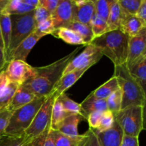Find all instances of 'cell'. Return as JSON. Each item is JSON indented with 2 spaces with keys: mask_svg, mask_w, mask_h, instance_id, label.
<instances>
[{
  "mask_svg": "<svg viewBox=\"0 0 146 146\" xmlns=\"http://www.w3.org/2000/svg\"><path fill=\"white\" fill-rule=\"evenodd\" d=\"M94 14L95 5L94 1L92 0H86L85 3L79 7L74 5V21L87 26H91V21Z\"/></svg>",
  "mask_w": 146,
  "mask_h": 146,
  "instance_id": "obj_17",
  "label": "cell"
},
{
  "mask_svg": "<svg viewBox=\"0 0 146 146\" xmlns=\"http://www.w3.org/2000/svg\"><path fill=\"white\" fill-rule=\"evenodd\" d=\"M122 21V14L118 3V0H113L110 7L109 14L107 19V25L108 30L120 29L121 23Z\"/></svg>",
  "mask_w": 146,
  "mask_h": 146,
  "instance_id": "obj_23",
  "label": "cell"
},
{
  "mask_svg": "<svg viewBox=\"0 0 146 146\" xmlns=\"http://www.w3.org/2000/svg\"><path fill=\"white\" fill-rule=\"evenodd\" d=\"M142 0H118L122 19L124 16L135 15Z\"/></svg>",
  "mask_w": 146,
  "mask_h": 146,
  "instance_id": "obj_33",
  "label": "cell"
},
{
  "mask_svg": "<svg viewBox=\"0 0 146 146\" xmlns=\"http://www.w3.org/2000/svg\"><path fill=\"white\" fill-rule=\"evenodd\" d=\"M86 121L81 115L78 114H71L67 116L54 131H58L66 136L70 138H77L80 135L78 132V126L80 122Z\"/></svg>",
  "mask_w": 146,
  "mask_h": 146,
  "instance_id": "obj_13",
  "label": "cell"
},
{
  "mask_svg": "<svg viewBox=\"0 0 146 146\" xmlns=\"http://www.w3.org/2000/svg\"><path fill=\"white\" fill-rule=\"evenodd\" d=\"M80 105H81L83 112L85 114L86 119L88 114L94 111L105 112L108 111L106 100L96 98L91 93L82 101L81 104H80Z\"/></svg>",
  "mask_w": 146,
  "mask_h": 146,
  "instance_id": "obj_20",
  "label": "cell"
},
{
  "mask_svg": "<svg viewBox=\"0 0 146 146\" xmlns=\"http://www.w3.org/2000/svg\"><path fill=\"white\" fill-rule=\"evenodd\" d=\"M56 98H58V101L61 102L63 108H64V110L66 112L69 113L71 114H78V115L83 116L86 120L85 114L84 113L82 109H81V105L79 104H78V103L75 102L74 101H73L72 99H71L66 94V93L61 94Z\"/></svg>",
  "mask_w": 146,
  "mask_h": 146,
  "instance_id": "obj_29",
  "label": "cell"
},
{
  "mask_svg": "<svg viewBox=\"0 0 146 146\" xmlns=\"http://www.w3.org/2000/svg\"><path fill=\"white\" fill-rule=\"evenodd\" d=\"M144 108L141 106H133L121 110L114 115L121 126L123 135L138 137L144 128Z\"/></svg>",
  "mask_w": 146,
  "mask_h": 146,
  "instance_id": "obj_6",
  "label": "cell"
},
{
  "mask_svg": "<svg viewBox=\"0 0 146 146\" xmlns=\"http://www.w3.org/2000/svg\"><path fill=\"white\" fill-rule=\"evenodd\" d=\"M0 46L1 48L4 50V42H3L2 36H1V27H0Z\"/></svg>",
  "mask_w": 146,
  "mask_h": 146,
  "instance_id": "obj_48",
  "label": "cell"
},
{
  "mask_svg": "<svg viewBox=\"0 0 146 146\" xmlns=\"http://www.w3.org/2000/svg\"><path fill=\"white\" fill-rule=\"evenodd\" d=\"M103 56L104 55L98 48L91 44H88L81 54L71 60L66 67L63 75L74 70L89 69L92 66L97 64Z\"/></svg>",
  "mask_w": 146,
  "mask_h": 146,
  "instance_id": "obj_8",
  "label": "cell"
},
{
  "mask_svg": "<svg viewBox=\"0 0 146 146\" xmlns=\"http://www.w3.org/2000/svg\"><path fill=\"white\" fill-rule=\"evenodd\" d=\"M66 28L76 31L82 38L86 45L90 44L94 38L91 26H87L76 21H73Z\"/></svg>",
  "mask_w": 146,
  "mask_h": 146,
  "instance_id": "obj_28",
  "label": "cell"
},
{
  "mask_svg": "<svg viewBox=\"0 0 146 146\" xmlns=\"http://www.w3.org/2000/svg\"><path fill=\"white\" fill-rule=\"evenodd\" d=\"M103 113L104 112H101V111H94V112L88 114L86 121H88V124H89L90 128L96 130L98 128Z\"/></svg>",
  "mask_w": 146,
  "mask_h": 146,
  "instance_id": "obj_41",
  "label": "cell"
},
{
  "mask_svg": "<svg viewBox=\"0 0 146 146\" xmlns=\"http://www.w3.org/2000/svg\"><path fill=\"white\" fill-rule=\"evenodd\" d=\"M144 28H146V24L135 15L124 16L120 27V29L129 37L137 35Z\"/></svg>",
  "mask_w": 146,
  "mask_h": 146,
  "instance_id": "obj_18",
  "label": "cell"
},
{
  "mask_svg": "<svg viewBox=\"0 0 146 146\" xmlns=\"http://www.w3.org/2000/svg\"><path fill=\"white\" fill-rule=\"evenodd\" d=\"M94 132L96 135L100 146H120L123 137V132L115 120L112 128L108 131L101 133L94 131Z\"/></svg>",
  "mask_w": 146,
  "mask_h": 146,
  "instance_id": "obj_12",
  "label": "cell"
},
{
  "mask_svg": "<svg viewBox=\"0 0 146 146\" xmlns=\"http://www.w3.org/2000/svg\"><path fill=\"white\" fill-rule=\"evenodd\" d=\"M51 17V14L41 6L38 5L34 10V19L36 27Z\"/></svg>",
  "mask_w": 146,
  "mask_h": 146,
  "instance_id": "obj_39",
  "label": "cell"
},
{
  "mask_svg": "<svg viewBox=\"0 0 146 146\" xmlns=\"http://www.w3.org/2000/svg\"><path fill=\"white\" fill-rule=\"evenodd\" d=\"M118 88H119V87H118V84L116 78L115 76H113L108 81L104 83L101 86L92 91L91 94L96 98H98L99 99L106 100V98L112 93L116 91Z\"/></svg>",
  "mask_w": 146,
  "mask_h": 146,
  "instance_id": "obj_25",
  "label": "cell"
},
{
  "mask_svg": "<svg viewBox=\"0 0 146 146\" xmlns=\"http://www.w3.org/2000/svg\"><path fill=\"white\" fill-rule=\"evenodd\" d=\"M91 27L94 38L100 36L105 33L109 31L106 21L96 14L92 17V19L91 21Z\"/></svg>",
  "mask_w": 146,
  "mask_h": 146,
  "instance_id": "obj_34",
  "label": "cell"
},
{
  "mask_svg": "<svg viewBox=\"0 0 146 146\" xmlns=\"http://www.w3.org/2000/svg\"><path fill=\"white\" fill-rule=\"evenodd\" d=\"M113 76L116 78L118 87L122 94L121 110L133 106L145 107V92L130 75L126 64L115 66Z\"/></svg>",
  "mask_w": 146,
  "mask_h": 146,
  "instance_id": "obj_3",
  "label": "cell"
},
{
  "mask_svg": "<svg viewBox=\"0 0 146 146\" xmlns=\"http://www.w3.org/2000/svg\"><path fill=\"white\" fill-rule=\"evenodd\" d=\"M9 83V80L7 78L4 70L0 71V95L5 91Z\"/></svg>",
  "mask_w": 146,
  "mask_h": 146,
  "instance_id": "obj_46",
  "label": "cell"
},
{
  "mask_svg": "<svg viewBox=\"0 0 146 146\" xmlns=\"http://www.w3.org/2000/svg\"><path fill=\"white\" fill-rule=\"evenodd\" d=\"M84 46L77 47L74 51L55 62L42 67H35V75L26 81L22 86L37 98L47 97L53 93L54 88L62 77L66 67Z\"/></svg>",
  "mask_w": 146,
  "mask_h": 146,
  "instance_id": "obj_1",
  "label": "cell"
},
{
  "mask_svg": "<svg viewBox=\"0 0 146 146\" xmlns=\"http://www.w3.org/2000/svg\"><path fill=\"white\" fill-rule=\"evenodd\" d=\"M48 97V96H47ZM47 97L37 98L27 105L16 110L11 113L4 135L22 136L31 125L36 114Z\"/></svg>",
  "mask_w": 146,
  "mask_h": 146,
  "instance_id": "obj_4",
  "label": "cell"
},
{
  "mask_svg": "<svg viewBox=\"0 0 146 146\" xmlns=\"http://www.w3.org/2000/svg\"><path fill=\"white\" fill-rule=\"evenodd\" d=\"M27 146H55L51 133V128H48L42 133L27 142Z\"/></svg>",
  "mask_w": 146,
  "mask_h": 146,
  "instance_id": "obj_31",
  "label": "cell"
},
{
  "mask_svg": "<svg viewBox=\"0 0 146 146\" xmlns=\"http://www.w3.org/2000/svg\"><path fill=\"white\" fill-rule=\"evenodd\" d=\"M74 4L73 0H60L55 11L51 14L54 29L66 28L74 21Z\"/></svg>",
  "mask_w": 146,
  "mask_h": 146,
  "instance_id": "obj_10",
  "label": "cell"
},
{
  "mask_svg": "<svg viewBox=\"0 0 146 146\" xmlns=\"http://www.w3.org/2000/svg\"><path fill=\"white\" fill-rule=\"evenodd\" d=\"M4 71L10 82L19 86L33 78L36 72L35 67L21 60H11L6 65Z\"/></svg>",
  "mask_w": 146,
  "mask_h": 146,
  "instance_id": "obj_9",
  "label": "cell"
},
{
  "mask_svg": "<svg viewBox=\"0 0 146 146\" xmlns=\"http://www.w3.org/2000/svg\"><path fill=\"white\" fill-rule=\"evenodd\" d=\"M71 115L69 113L66 112L63 108L61 102L58 101V98H56L54 101V105L52 107L51 118V131H54L55 128L66 118L68 115Z\"/></svg>",
  "mask_w": 146,
  "mask_h": 146,
  "instance_id": "obj_26",
  "label": "cell"
},
{
  "mask_svg": "<svg viewBox=\"0 0 146 146\" xmlns=\"http://www.w3.org/2000/svg\"><path fill=\"white\" fill-rule=\"evenodd\" d=\"M54 36L61 38L66 44L71 45H81L86 46V44L76 31L68 28H59L56 29L51 34Z\"/></svg>",
  "mask_w": 146,
  "mask_h": 146,
  "instance_id": "obj_21",
  "label": "cell"
},
{
  "mask_svg": "<svg viewBox=\"0 0 146 146\" xmlns=\"http://www.w3.org/2000/svg\"><path fill=\"white\" fill-rule=\"evenodd\" d=\"M35 7L24 3V0H9L1 12L9 15H17L29 13L35 9Z\"/></svg>",
  "mask_w": 146,
  "mask_h": 146,
  "instance_id": "obj_22",
  "label": "cell"
},
{
  "mask_svg": "<svg viewBox=\"0 0 146 146\" xmlns=\"http://www.w3.org/2000/svg\"><path fill=\"white\" fill-rule=\"evenodd\" d=\"M113 0H96L94 1L95 5V14L99 16L101 18L107 21L109 14L110 7Z\"/></svg>",
  "mask_w": 146,
  "mask_h": 146,
  "instance_id": "obj_36",
  "label": "cell"
},
{
  "mask_svg": "<svg viewBox=\"0 0 146 146\" xmlns=\"http://www.w3.org/2000/svg\"><path fill=\"white\" fill-rule=\"evenodd\" d=\"M12 113L8 110L0 113V138L4 135V132L8 125L9 120Z\"/></svg>",
  "mask_w": 146,
  "mask_h": 146,
  "instance_id": "obj_42",
  "label": "cell"
},
{
  "mask_svg": "<svg viewBox=\"0 0 146 146\" xmlns=\"http://www.w3.org/2000/svg\"><path fill=\"white\" fill-rule=\"evenodd\" d=\"M114 122H115V118H114L113 113L108 110V111L103 113L98 127L94 131L98 133L108 131L110 128H112Z\"/></svg>",
  "mask_w": 146,
  "mask_h": 146,
  "instance_id": "obj_35",
  "label": "cell"
},
{
  "mask_svg": "<svg viewBox=\"0 0 146 146\" xmlns=\"http://www.w3.org/2000/svg\"><path fill=\"white\" fill-rule=\"evenodd\" d=\"M42 38L38 36L35 32H33L30 36H29L26 39H24L17 48L14 51L9 58V62L11 60H21L26 61L30 51L32 50L34 46L37 42Z\"/></svg>",
  "mask_w": 146,
  "mask_h": 146,
  "instance_id": "obj_14",
  "label": "cell"
},
{
  "mask_svg": "<svg viewBox=\"0 0 146 146\" xmlns=\"http://www.w3.org/2000/svg\"><path fill=\"white\" fill-rule=\"evenodd\" d=\"M60 0H38L39 4L44 8H45L50 14H52L56 10Z\"/></svg>",
  "mask_w": 146,
  "mask_h": 146,
  "instance_id": "obj_43",
  "label": "cell"
},
{
  "mask_svg": "<svg viewBox=\"0 0 146 146\" xmlns=\"http://www.w3.org/2000/svg\"><path fill=\"white\" fill-rule=\"evenodd\" d=\"M51 133L55 146H81L84 138V134L80 135L77 138H70L56 131L51 130Z\"/></svg>",
  "mask_w": 146,
  "mask_h": 146,
  "instance_id": "obj_27",
  "label": "cell"
},
{
  "mask_svg": "<svg viewBox=\"0 0 146 146\" xmlns=\"http://www.w3.org/2000/svg\"><path fill=\"white\" fill-rule=\"evenodd\" d=\"M19 86L17 84L10 82L5 91L0 95V113L7 110Z\"/></svg>",
  "mask_w": 146,
  "mask_h": 146,
  "instance_id": "obj_30",
  "label": "cell"
},
{
  "mask_svg": "<svg viewBox=\"0 0 146 146\" xmlns=\"http://www.w3.org/2000/svg\"><path fill=\"white\" fill-rule=\"evenodd\" d=\"M106 101L108 110L111 111L113 115L119 112L121 110V105H122V94L120 88H118L116 91L112 93L106 98Z\"/></svg>",
  "mask_w": 146,
  "mask_h": 146,
  "instance_id": "obj_32",
  "label": "cell"
},
{
  "mask_svg": "<svg viewBox=\"0 0 146 146\" xmlns=\"http://www.w3.org/2000/svg\"><path fill=\"white\" fill-rule=\"evenodd\" d=\"M54 31H55V29H54L52 20L50 17L46 20L38 24L36 27L34 32L40 36L44 37L45 36L48 35V34H52Z\"/></svg>",
  "mask_w": 146,
  "mask_h": 146,
  "instance_id": "obj_37",
  "label": "cell"
},
{
  "mask_svg": "<svg viewBox=\"0 0 146 146\" xmlns=\"http://www.w3.org/2000/svg\"><path fill=\"white\" fill-rule=\"evenodd\" d=\"M6 66L5 56H4V50L0 46V71L4 69Z\"/></svg>",
  "mask_w": 146,
  "mask_h": 146,
  "instance_id": "obj_47",
  "label": "cell"
},
{
  "mask_svg": "<svg viewBox=\"0 0 146 146\" xmlns=\"http://www.w3.org/2000/svg\"><path fill=\"white\" fill-rule=\"evenodd\" d=\"M129 36L121 29L113 30L100 36L95 37L90 44L106 56L114 66L126 64Z\"/></svg>",
  "mask_w": 146,
  "mask_h": 146,
  "instance_id": "obj_2",
  "label": "cell"
},
{
  "mask_svg": "<svg viewBox=\"0 0 146 146\" xmlns=\"http://www.w3.org/2000/svg\"><path fill=\"white\" fill-rule=\"evenodd\" d=\"M0 146H27V142L22 136L4 135L0 138Z\"/></svg>",
  "mask_w": 146,
  "mask_h": 146,
  "instance_id": "obj_38",
  "label": "cell"
},
{
  "mask_svg": "<svg viewBox=\"0 0 146 146\" xmlns=\"http://www.w3.org/2000/svg\"><path fill=\"white\" fill-rule=\"evenodd\" d=\"M54 91L46 98V101L36 114L34 120L31 122L27 131L24 132V137L26 142L38 136L51 125V111L55 101Z\"/></svg>",
  "mask_w": 146,
  "mask_h": 146,
  "instance_id": "obj_7",
  "label": "cell"
},
{
  "mask_svg": "<svg viewBox=\"0 0 146 146\" xmlns=\"http://www.w3.org/2000/svg\"><path fill=\"white\" fill-rule=\"evenodd\" d=\"M143 55H146V28L143 29L137 35L129 37L126 66Z\"/></svg>",
  "mask_w": 146,
  "mask_h": 146,
  "instance_id": "obj_11",
  "label": "cell"
},
{
  "mask_svg": "<svg viewBox=\"0 0 146 146\" xmlns=\"http://www.w3.org/2000/svg\"><path fill=\"white\" fill-rule=\"evenodd\" d=\"M0 27H1V36L4 42V56H6L9 46L11 34V23L10 15L4 12L0 13Z\"/></svg>",
  "mask_w": 146,
  "mask_h": 146,
  "instance_id": "obj_24",
  "label": "cell"
},
{
  "mask_svg": "<svg viewBox=\"0 0 146 146\" xmlns=\"http://www.w3.org/2000/svg\"><path fill=\"white\" fill-rule=\"evenodd\" d=\"M11 23V34L9 46L5 56L6 65L9 58L18 46L35 31L34 11L24 14L10 15Z\"/></svg>",
  "mask_w": 146,
  "mask_h": 146,
  "instance_id": "obj_5",
  "label": "cell"
},
{
  "mask_svg": "<svg viewBox=\"0 0 146 146\" xmlns=\"http://www.w3.org/2000/svg\"><path fill=\"white\" fill-rule=\"evenodd\" d=\"M120 146H140L139 138L138 137L128 136V135H123Z\"/></svg>",
  "mask_w": 146,
  "mask_h": 146,
  "instance_id": "obj_44",
  "label": "cell"
},
{
  "mask_svg": "<svg viewBox=\"0 0 146 146\" xmlns=\"http://www.w3.org/2000/svg\"><path fill=\"white\" fill-rule=\"evenodd\" d=\"M130 75L145 92L146 85V55L142 56L127 67Z\"/></svg>",
  "mask_w": 146,
  "mask_h": 146,
  "instance_id": "obj_16",
  "label": "cell"
},
{
  "mask_svg": "<svg viewBox=\"0 0 146 146\" xmlns=\"http://www.w3.org/2000/svg\"><path fill=\"white\" fill-rule=\"evenodd\" d=\"M81 146H100L96 135L91 128H89L84 133V138Z\"/></svg>",
  "mask_w": 146,
  "mask_h": 146,
  "instance_id": "obj_40",
  "label": "cell"
},
{
  "mask_svg": "<svg viewBox=\"0 0 146 146\" xmlns=\"http://www.w3.org/2000/svg\"><path fill=\"white\" fill-rule=\"evenodd\" d=\"M135 17L146 24V0H142L141 5L135 14Z\"/></svg>",
  "mask_w": 146,
  "mask_h": 146,
  "instance_id": "obj_45",
  "label": "cell"
},
{
  "mask_svg": "<svg viewBox=\"0 0 146 146\" xmlns=\"http://www.w3.org/2000/svg\"><path fill=\"white\" fill-rule=\"evenodd\" d=\"M88 69L74 70L64 74L60 78L59 81L55 86L54 90V94L56 98L59 96L61 94H64L69 88L76 84L77 81L84 75L86 71Z\"/></svg>",
  "mask_w": 146,
  "mask_h": 146,
  "instance_id": "obj_15",
  "label": "cell"
},
{
  "mask_svg": "<svg viewBox=\"0 0 146 146\" xmlns=\"http://www.w3.org/2000/svg\"><path fill=\"white\" fill-rule=\"evenodd\" d=\"M36 98L37 97H36L32 93L26 89L22 86H20L16 91L7 110L13 113L14 111L27 105Z\"/></svg>",
  "mask_w": 146,
  "mask_h": 146,
  "instance_id": "obj_19",
  "label": "cell"
}]
</instances>
